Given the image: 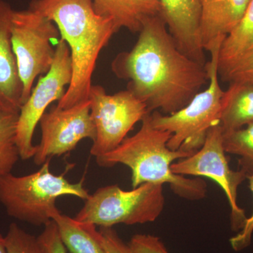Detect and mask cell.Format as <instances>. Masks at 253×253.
Listing matches in <instances>:
<instances>
[{
  "label": "cell",
  "instance_id": "6da1fadb",
  "mask_svg": "<svg viewBox=\"0 0 253 253\" xmlns=\"http://www.w3.org/2000/svg\"><path fill=\"white\" fill-rule=\"evenodd\" d=\"M139 33L132 49L113 59V72L150 113L177 112L208 82L206 65L181 51L161 14L148 18Z\"/></svg>",
  "mask_w": 253,
  "mask_h": 253
},
{
  "label": "cell",
  "instance_id": "7a4b0ae2",
  "mask_svg": "<svg viewBox=\"0 0 253 253\" xmlns=\"http://www.w3.org/2000/svg\"><path fill=\"white\" fill-rule=\"evenodd\" d=\"M28 8L56 25L71 51L72 79L56 106L86 101L100 53L118 32L114 23L95 11L92 0H32Z\"/></svg>",
  "mask_w": 253,
  "mask_h": 253
},
{
  "label": "cell",
  "instance_id": "3957f363",
  "mask_svg": "<svg viewBox=\"0 0 253 253\" xmlns=\"http://www.w3.org/2000/svg\"><path fill=\"white\" fill-rule=\"evenodd\" d=\"M151 113L141 121L139 130L126 137L111 152L96 158L101 167L123 164L131 171V185L137 187L144 183L170 184L173 192L188 200L204 199L207 184L200 179H188L174 174L171 166L176 160L189 157L190 153L172 151L168 146L172 134L156 129L151 123Z\"/></svg>",
  "mask_w": 253,
  "mask_h": 253
},
{
  "label": "cell",
  "instance_id": "277c9868",
  "mask_svg": "<svg viewBox=\"0 0 253 253\" xmlns=\"http://www.w3.org/2000/svg\"><path fill=\"white\" fill-rule=\"evenodd\" d=\"M49 161L27 175L16 176L11 172L0 177V204L9 217L33 226H45L58 209L56 202L59 198L88 199L90 194L83 179L72 183L64 174L56 175L50 171Z\"/></svg>",
  "mask_w": 253,
  "mask_h": 253
},
{
  "label": "cell",
  "instance_id": "5b68a950",
  "mask_svg": "<svg viewBox=\"0 0 253 253\" xmlns=\"http://www.w3.org/2000/svg\"><path fill=\"white\" fill-rule=\"evenodd\" d=\"M221 44L211 50V61L206 64L209 82L207 89L199 91L185 107L173 114L163 115L158 111L150 114L154 127L172 134L168 146L172 151L194 154L202 147L209 129L220 123L225 94L219 84L218 74Z\"/></svg>",
  "mask_w": 253,
  "mask_h": 253
},
{
  "label": "cell",
  "instance_id": "8992f818",
  "mask_svg": "<svg viewBox=\"0 0 253 253\" xmlns=\"http://www.w3.org/2000/svg\"><path fill=\"white\" fill-rule=\"evenodd\" d=\"M162 184L144 183L130 191L105 186L89 195L74 219L99 227L152 222L164 209Z\"/></svg>",
  "mask_w": 253,
  "mask_h": 253
},
{
  "label": "cell",
  "instance_id": "52a82bcc",
  "mask_svg": "<svg viewBox=\"0 0 253 253\" xmlns=\"http://www.w3.org/2000/svg\"><path fill=\"white\" fill-rule=\"evenodd\" d=\"M11 42L23 84V104L38 76L49 72L54 61L52 41L60 36L51 20L30 9L15 11L11 17Z\"/></svg>",
  "mask_w": 253,
  "mask_h": 253
},
{
  "label": "cell",
  "instance_id": "ba28073f",
  "mask_svg": "<svg viewBox=\"0 0 253 253\" xmlns=\"http://www.w3.org/2000/svg\"><path fill=\"white\" fill-rule=\"evenodd\" d=\"M88 99L96 128L90 149L95 158L118 148L136 123L151 113L146 105L127 89L109 94L102 86L92 84Z\"/></svg>",
  "mask_w": 253,
  "mask_h": 253
},
{
  "label": "cell",
  "instance_id": "9c48e42d",
  "mask_svg": "<svg viewBox=\"0 0 253 253\" xmlns=\"http://www.w3.org/2000/svg\"><path fill=\"white\" fill-rule=\"evenodd\" d=\"M72 79L71 51L66 42L61 39L55 49L54 61L49 72L41 76L31 95L21 106L16 126V143L20 157L23 161L31 159L37 146L33 144V136L42 116L50 104L59 101L66 93Z\"/></svg>",
  "mask_w": 253,
  "mask_h": 253
},
{
  "label": "cell",
  "instance_id": "30bf717a",
  "mask_svg": "<svg viewBox=\"0 0 253 253\" xmlns=\"http://www.w3.org/2000/svg\"><path fill=\"white\" fill-rule=\"evenodd\" d=\"M223 146V129L220 123L208 131L202 147L189 157L183 158L171 166L172 172L179 175L206 176L215 181L225 193L231 208V224L233 231L242 229L246 223L244 210L237 203L239 186L247 178L244 168L232 170L229 168Z\"/></svg>",
  "mask_w": 253,
  "mask_h": 253
},
{
  "label": "cell",
  "instance_id": "8fae6325",
  "mask_svg": "<svg viewBox=\"0 0 253 253\" xmlns=\"http://www.w3.org/2000/svg\"><path fill=\"white\" fill-rule=\"evenodd\" d=\"M42 137L33 158L36 166H42L54 156L67 154L83 139L96 138L89 99L67 109L54 106L41 121Z\"/></svg>",
  "mask_w": 253,
  "mask_h": 253
},
{
  "label": "cell",
  "instance_id": "7c38bea8",
  "mask_svg": "<svg viewBox=\"0 0 253 253\" xmlns=\"http://www.w3.org/2000/svg\"><path fill=\"white\" fill-rule=\"evenodd\" d=\"M161 16L178 47L191 59L206 65L200 36V0H159Z\"/></svg>",
  "mask_w": 253,
  "mask_h": 253
},
{
  "label": "cell",
  "instance_id": "4fadbf2b",
  "mask_svg": "<svg viewBox=\"0 0 253 253\" xmlns=\"http://www.w3.org/2000/svg\"><path fill=\"white\" fill-rule=\"evenodd\" d=\"M14 9L0 0V111L19 113L23 105V84L11 42Z\"/></svg>",
  "mask_w": 253,
  "mask_h": 253
},
{
  "label": "cell",
  "instance_id": "5bb4252c",
  "mask_svg": "<svg viewBox=\"0 0 253 253\" xmlns=\"http://www.w3.org/2000/svg\"><path fill=\"white\" fill-rule=\"evenodd\" d=\"M251 0H200V36L205 51L211 52L239 24Z\"/></svg>",
  "mask_w": 253,
  "mask_h": 253
},
{
  "label": "cell",
  "instance_id": "9a60e30c",
  "mask_svg": "<svg viewBox=\"0 0 253 253\" xmlns=\"http://www.w3.org/2000/svg\"><path fill=\"white\" fill-rule=\"evenodd\" d=\"M98 14L112 20L119 31L126 28L132 33L142 29L148 18L161 14L159 0H92Z\"/></svg>",
  "mask_w": 253,
  "mask_h": 253
},
{
  "label": "cell",
  "instance_id": "2e32d148",
  "mask_svg": "<svg viewBox=\"0 0 253 253\" xmlns=\"http://www.w3.org/2000/svg\"><path fill=\"white\" fill-rule=\"evenodd\" d=\"M61 241L69 253H106L96 226L79 222L56 209L51 214Z\"/></svg>",
  "mask_w": 253,
  "mask_h": 253
},
{
  "label": "cell",
  "instance_id": "e0dca14e",
  "mask_svg": "<svg viewBox=\"0 0 253 253\" xmlns=\"http://www.w3.org/2000/svg\"><path fill=\"white\" fill-rule=\"evenodd\" d=\"M225 91L220 116L223 132L253 123V84L231 83Z\"/></svg>",
  "mask_w": 253,
  "mask_h": 253
},
{
  "label": "cell",
  "instance_id": "ac0fdd59",
  "mask_svg": "<svg viewBox=\"0 0 253 253\" xmlns=\"http://www.w3.org/2000/svg\"><path fill=\"white\" fill-rule=\"evenodd\" d=\"M253 47V0H251L239 24L226 37L221 44L218 57L219 76L225 73Z\"/></svg>",
  "mask_w": 253,
  "mask_h": 253
},
{
  "label": "cell",
  "instance_id": "d6986e66",
  "mask_svg": "<svg viewBox=\"0 0 253 253\" xmlns=\"http://www.w3.org/2000/svg\"><path fill=\"white\" fill-rule=\"evenodd\" d=\"M18 113L0 111V177L11 173L21 158L16 143Z\"/></svg>",
  "mask_w": 253,
  "mask_h": 253
},
{
  "label": "cell",
  "instance_id": "ffe728a7",
  "mask_svg": "<svg viewBox=\"0 0 253 253\" xmlns=\"http://www.w3.org/2000/svg\"><path fill=\"white\" fill-rule=\"evenodd\" d=\"M223 146L226 153L241 158L240 164L247 171L248 175L253 174V123L223 132Z\"/></svg>",
  "mask_w": 253,
  "mask_h": 253
},
{
  "label": "cell",
  "instance_id": "44dd1931",
  "mask_svg": "<svg viewBox=\"0 0 253 253\" xmlns=\"http://www.w3.org/2000/svg\"><path fill=\"white\" fill-rule=\"evenodd\" d=\"M4 238L9 253H47L38 236L26 232L16 223L10 224Z\"/></svg>",
  "mask_w": 253,
  "mask_h": 253
},
{
  "label": "cell",
  "instance_id": "7402d4cb",
  "mask_svg": "<svg viewBox=\"0 0 253 253\" xmlns=\"http://www.w3.org/2000/svg\"><path fill=\"white\" fill-rule=\"evenodd\" d=\"M228 83H249L253 84V47L220 76Z\"/></svg>",
  "mask_w": 253,
  "mask_h": 253
},
{
  "label": "cell",
  "instance_id": "603a6c76",
  "mask_svg": "<svg viewBox=\"0 0 253 253\" xmlns=\"http://www.w3.org/2000/svg\"><path fill=\"white\" fill-rule=\"evenodd\" d=\"M128 246L132 253H169L160 238L149 234L133 236Z\"/></svg>",
  "mask_w": 253,
  "mask_h": 253
},
{
  "label": "cell",
  "instance_id": "cb8c5ba5",
  "mask_svg": "<svg viewBox=\"0 0 253 253\" xmlns=\"http://www.w3.org/2000/svg\"><path fill=\"white\" fill-rule=\"evenodd\" d=\"M99 239L106 253H132L113 227H100Z\"/></svg>",
  "mask_w": 253,
  "mask_h": 253
},
{
  "label": "cell",
  "instance_id": "d4e9b609",
  "mask_svg": "<svg viewBox=\"0 0 253 253\" xmlns=\"http://www.w3.org/2000/svg\"><path fill=\"white\" fill-rule=\"evenodd\" d=\"M38 238L42 244L44 245L47 253H68L65 248L58 231L56 223L51 219L49 223L44 226Z\"/></svg>",
  "mask_w": 253,
  "mask_h": 253
},
{
  "label": "cell",
  "instance_id": "484cf974",
  "mask_svg": "<svg viewBox=\"0 0 253 253\" xmlns=\"http://www.w3.org/2000/svg\"><path fill=\"white\" fill-rule=\"evenodd\" d=\"M246 179H249V187L253 194V174H249ZM253 234V212L252 215L246 219L242 229L229 240L231 248L235 251H241L249 247L251 244Z\"/></svg>",
  "mask_w": 253,
  "mask_h": 253
},
{
  "label": "cell",
  "instance_id": "4316f807",
  "mask_svg": "<svg viewBox=\"0 0 253 253\" xmlns=\"http://www.w3.org/2000/svg\"><path fill=\"white\" fill-rule=\"evenodd\" d=\"M0 253H9L5 242L4 236L0 232Z\"/></svg>",
  "mask_w": 253,
  "mask_h": 253
}]
</instances>
